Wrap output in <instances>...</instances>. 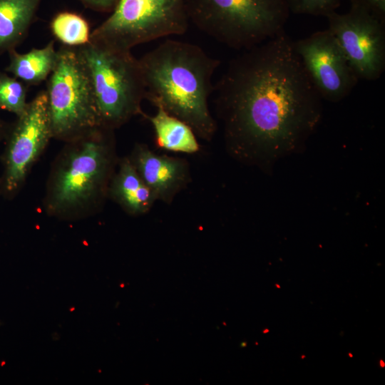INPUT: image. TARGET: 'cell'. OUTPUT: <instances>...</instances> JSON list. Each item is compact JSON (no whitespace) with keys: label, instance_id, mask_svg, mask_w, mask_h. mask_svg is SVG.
I'll list each match as a JSON object with an SVG mask.
<instances>
[{"label":"cell","instance_id":"5b68a950","mask_svg":"<svg viewBox=\"0 0 385 385\" xmlns=\"http://www.w3.org/2000/svg\"><path fill=\"white\" fill-rule=\"evenodd\" d=\"M189 21L233 49H249L284 31L287 0H186Z\"/></svg>","mask_w":385,"mask_h":385},{"label":"cell","instance_id":"ffe728a7","mask_svg":"<svg viewBox=\"0 0 385 385\" xmlns=\"http://www.w3.org/2000/svg\"><path fill=\"white\" fill-rule=\"evenodd\" d=\"M84 6L98 12H110L116 6L119 0H78Z\"/></svg>","mask_w":385,"mask_h":385},{"label":"cell","instance_id":"6da1fadb","mask_svg":"<svg viewBox=\"0 0 385 385\" xmlns=\"http://www.w3.org/2000/svg\"><path fill=\"white\" fill-rule=\"evenodd\" d=\"M213 93L228 153L267 173L302 150L322 117V98L285 31L232 59Z\"/></svg>","mask_w":385,"mask_h":385},{"label":"cell","instance_id":"d6986e66","mask_svg":"<svg viewBox=\"0 0 385 385\" xmlns=\"http://www.w3.org/2000/svg\"><path fill=\"white\" fill-rule=\"evenodd\" d=\"M351 6L364 9L385 20V0H349Z\"/></svg>","mask_w":385,"mask_h":385},{"label":"cell","instance_id":"7a4b0ae2","mask_svg":"<svg viewBox=\"0 0 385 385\" xmlns=\"http://www.w3.org/2000/svg\"><path fill=\"white\" fill-rule=\"evenodd\" d=\"M138 60L145 99L187 123L200 138L212 140L217 125L208 100L220 61L195 44L173 39L164 41Z\"/></svg>","mask_w":385,"mask_h":385},{"label":"cell","instance_id":"3957f363","mask_svg":"<svg viewBox=\"0 0 385 385\" xmlns=\"http://www.w3.org/2000/svg\"><path fill=\"white\" fill-rule=\"evenodd\" d=\"M113 130L100 126L68 141L50 182L51 212L76 214L108 193L115 165Z\"/></svg>","mask_w":385,"mask_h":385},{"label":"cell","instance_id":"277c9868","mask_svg":"<svg viewBox=\"0 0 385 385\" xmlns=\"http://www.w3.org/2000/svg\"><path fill=\"white\" fill-rule=\"evenodd\" d=\"M91 84L101 126L115 130L145 113V86L139 60L131 51L90 40L76 47Z\"/></svg>","mask_w":385,"mask_h":385},{"label":"cell","instance_id":"ba28073f","mask_svg":"<svg viewBox=\"0 0 385 385\" xmlns=\"http://www.w3.org/2000/svg\"><path fill=\"white\" fill-rule=\"evenodd\" d=\"M53 138L46 91L28 102L24 113L8 127L2 156L0 194L14 197L34 163Z\"/></svg>","mask_w":385,"mask_h":385},{"label":"cell","instance_id":"4fadbf2b","mask_svg":"<svg viewBox=\"0 0 385 385\" xmlns=\"http://www.w3.org/2000/svg\"><path fill=\"white\" fill-rule=\"evenodd\" d=\"M43 0H0V56L26 38Z\"/></svg>","mask_w":385,"mask_h":385},{"label":"cell","instance_id":"ac0fdd59","mask_svg":"<svg viewBox=\"0 0 385 385\" xmlns=\"http://www.w3.org/2000/svg\"><path fill=\"white\" fill-rule=\"evenodd\" d=\"M289 12L327 16L336 12L342 0H287Z\"/></svg>","mask_w":385,"mask_h":385},{"label":"cell","instance_id":"7c38bea8","mask_svg":"<svg viewBox=\"0 0 385 385\" xmlns=\"http://www.w3.org/2000/svg\"><path fill=\"white\" fill-rule=\"evenodd\" d=\"M108 194L123 210L134 216L150 211L157 200L128 157L120 161L118 171L111 179Z\"/></svg>","mask_w":385,"mask_h":385},{"label":"cell","instance_id":"9c48e42d","mask_svg":"<svg viewBox=\"0 0 385 385\" xmlns=\"http://www.w3.org/2000/svg\"><path fill=\"white\" fill-rule=\"evenodd\" d=\"M332 33L359 79L375 81L385 70V20L354 6L327 16Z\"/></svg>","mask_w":385,"mask_h":385},{"label":"cell","instance_id":"30bf717a","mask_svg":"<svg viewBox=\"0 0 385 385\" xmlns=\"http://www.w3.org/2000/svg\"><path fill=\"white\" fill-rule=\"evenodd\" d=\"M294 44L322 100L337 103L350 94L359 79L328 29L294 41Z\"/></svg>","mask_w":385,"mask_h":385},{"label":"cell","instance_id":"5bb4252c","mask_svg":"<svg viewBox=\"0 0 385 385\" xmlns=\"http://www.w3.org/2000/svg\"><path fill=\"white\" fill-rule=\"evenodd\" d=\"M8 54L9 62L5 71L29 87L46 81L53 71L58 58L53 40L41 48H33L24 53L13 49Z\"/></svg>","mask_w":385,"mask_h":385},{"label":"cell","instance_id":"d4e9b609","mask_svg":"<svg viewBox=\"0 0 385 385\" xmlns=\"http://www.w3.org/2000/svg\"><path fill=\"white\" fill-rule=\"evenodd\" d=\"M349 356H350L351 357H352V355L351 354V353H349Z\"/></svg>","mask_w":385,"mask_h":385},{"label":"cell","instance_id":"cb8c5ba5","mask_svg":"<svg viewBox=\"0 0 385 385\" xmlns=\"http://www.w3.org/2000/svg\"><path fill=\"white\" fill-rule=\"evenodd\" d=\"M278 288H280V286L279 284H276Z\"/></svg>","mask_w":385,"mask_h":385},{"label":"cell","instance_id":"2e32d148","mask_svg":"<svg viewBox=\"0 0 385 385\" xmlns=\"http://www.w3.org/2000/svg\"><path fill=\"white\" fill-rule=\"evenodd\" d=\"M53 36L63 46L78 47L90 41L91 31L88 21L72 11H61L51 19Z\"/></svg>","mask_w":385,"mask_h":385},{"label":"cell","instance_id":"9a60e30c","mask_svg":"<svg viewBox=\"0 0 385 385\" xmlns=\"http://www.w3.org/2000/svg\"><path fill=\"white\" fill-rule=\"evenodd\" d=\"M153 116L143 115L152 124L155 143L160 148L178 153H195L200 150L196 134L190 125L160 107Z\"/></svg>","mask_w":385,"mask_h":385},{"label":"cell","instance_id":"484cf974","mask_svg":"<svg viewBox=\"0 0 385 385\" xmlns=\"http://www.w3.org/2000/svg\"><path fill=\"white\" fill-rule=\"evenodd\" d=\"M304 357H305V356H302V358H303V359H304Z\"/></svg>","mask_w":385,"mask_h":385},{"label":"cell","instance_id":"52a82bcc","mask_svg":"<svg viewBox=\"0 0 385 385\" xmlns=\"http://www.w3.org/2000/svg\"><path fill=\"white\" fill-rule=\"evenodd\" d=\"M189 21L186 0H119L91 31L90 40L131 51L139 44L185 34Z\"/></svg>","mask_w":385,"mask_h":385},{"label":"cell","instance_id":"8fae6325","mask_svg":"<svg viewBox=\"0 0 385 385\" xmlns=\"http://www.w3.org/2000/svg\"><path fill=\"white\" fill-rule=\"evenodd\" d=\"M156 200L170 205L190 181L189 165L180 158L159 155L138 143L128 157Z\"/></svg>","mask_w":385,"mask_h":385},{"label":"cell","instance_id":"4316f807","mask_svg":"<svg viewBox=\"0 0 385 385\" xmlns=\"http://www.w3.org/2000/svg\"><path fill=\"white\" fill-rule=\"evenodd\" d=\"M1 322H0V326H1Z\"/></svg>","mask_w":385,"mask_h":385},{"label":"cell","instance_id":"7402d4cb","mask_svg":"<svg viewBox=\"0 0 385 385\" xmlns=\"http://www.w3.org/2000/svg\"><path fill=\"white\" fill-rule=\"evenodd\" d=\"M380 364H381V367H384V366H385V364H384V361H382V360L380 361Z\"/></svg>","mask_w":385,"mask_h":385},{"label":"cell","instance_id":"e0dca14e","mask_svg":"<svg viewBox=\"0 0 385 385\" xmlns=\"http://www.w3.org/2000/svg\"><path fill=\"white\" fill-rule=\"evenodd\" d=\"M29 86L7 72L0 71V109L14 113L16 117L25 111Z\"/></svg>","mask_w":385,"mask_h":385},{"label":"cell","instance_id":"44dd1931","mask_svg":"<svg viewBox=\"0 0 385 385\" xmlns=\"http://www.w3.org/2000/svg\"><path fill=\"white\" fill-rule=\"evenodd\" d=\"M8 127L0 118V141L5 138Z\"/></svg>","mask_w":385,"mask_h":385},{"label":"cell","instance_id":"603a6c76","mask_svg":"<svg viewBox=\"0 0 385 385\" xmlns=\"http://www.w3.org/2000/svg\"><path fill=\"white\" fill-rule=\"evenodd\" d=\"M269 332V329H265V330L264 331V333H266V332Z\"/></svg>","mask_w":385,"mask_h":385},{"label":"cell","instance_id":"8992f818","mask_svg":"<svg viewBox=\"0 0 385 385\" xmlns=\"http://www.w3.org/2000/svg\"><path fill=\"white\" fill-rule=\"evenodd\" d=\"M47 78L52 135L67 142L100 127L90 79L76 47L62 45ZM102 127V126H101Z\"/></svg>","mask_w":385,"mask_h":385}]
</instances>
